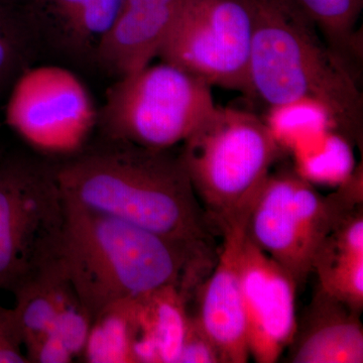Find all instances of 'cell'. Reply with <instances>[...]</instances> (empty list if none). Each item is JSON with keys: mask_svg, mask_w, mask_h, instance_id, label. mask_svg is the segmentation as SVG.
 I'll return each mask as SVG.
<instances>
[{"mask_svg": "<svg viewBox=\"0 0 363 363\" xmlns=\"http://www.w3.org/2000/svg\"><path fill=\"white\" fill-rule=\"evenodd\" d=\"M109 145L54 167L64 201L108 215L209 257L206 214L180 155Z\"/></svg>", "mask_w": 363, "mask_h": 363, "instance_id": "cell-1", "label": "cell"}, {"mask_svg": "<svg viewBox=\"0 0 363 363\" xmlns=\"http://www.w3.org/2000/svg\"><path fill=\"white\" fill-rule=\"evenodd\" d=\"M65 203L54 257L89 312L142 297L162 286L185 290L209 259L140 227Z\"/></svg>", "mask_w": 363, "mask_h": 363, "instance_id": "cell-2", "label": "cell"}, {"mask_svg": "<svg viewBox=\"0 0 363 363\" xmlns=\"http://www.w3.org/2000/svg\"><path fill=\"white\" fill-rule=\"evenodd\" d=\"M252 1L247 95L269 109L311 102L323 109L343 138H362L363 99L355 76L286 0Z\"/></svg>", "mask_w": 363, "mask_h": 363, "instance_id": "cell-3", "label": "cell"}, {"mask_svg": "<svg viewBox=\"0 0 363 363\" xmlns=\"http://www.w3.org/2000/svg\"><path fill=\"white\" fill-rule=\"evenodd\" d=\"M281 145L250 112L215 107L180 154L203 210L221 230L248 216Z\"/></svg>", "mask_w": 363, "mask_h": 363, "instance_id": "cell-4", "label": "cell"}, {"mask_svg": "<svg viewBox=\"0 0 363 363\" xmlns=\"http://www.w3.org/2000/svg\"><path fill=\"white\" fill-rule=\"evenodd\" d=\"M215 107L211 86L162 61L117 78L98 123L108 140L172 150L185 142Z\"/></svg>", "mask_w": 363, "mask_h": 363, "instance_id": "cell-5", "label": "cell"}, {"mask_svg": "<svg viewBox=\"0 0 363 363\" xmlns=\"http://www.w3.org/2000/svg\"><path fill=\"white\" fill-rule=\"evenodd\" d=\"M362 184L357 179L325 196L296 171L269 173L250 209L245 234L301 285L332 229L362 204Z\"/></svg>", "mask_w": 363, "mask_h": 363, "instance_id": "cell-6", "label": "cell"}, {"mask_svg": "<svg viewBox=\"0 0 363 363\" xmlns=\"http://www.w3.org/2000/svg\"><path fill=\"white\" fill-rule=\"evenodd\" d=\"M65 203L54 167L13 155L0 161V290L13 293L54 257Z\"/></svg>", "mask_w": 363, "mask_h": 363, "instance_id": "cell-7", "label": "cell"}, {"mask_svg": "<svg viewBox=\"0 0 363 363\" xmlns=\"http://www.w3.org/2000/svg\"><path fill=\"white\" fill-rule=\"evenodd\" d=\"M252 0H186L159 57L210 86L250 88Z\"/></svg>", "mask_w": 363, "mask_h": 363, "instance_id": "cell-8", "label": "cell"}, {"mask_svg": "<svg viewBox=\"0 0 363 363\" xmlns=\"http://www.w3.org/2000/svg\"><path fill=\"white\" fill-rule=\"evenodd\" d=\"M6 123L33 149L72 155L83 147L98 121L89 91L59 66L26 68L11 86Z\"/></svg>", "mask_w": 363, "mask_h": 363, "instance_id": "cell-9", "label": "cell"}, {"mask_svg": "<svg viewBox=\"0 0 363 363\" xmlns=\"http://www.w3.org/2000/svg\"><path fill=\"white\" fill-rule=\"evenodd\" d=\"M240 272L250 357L259 363L276 362L297 331V281L247 234L240 248Z\"/></svg>", "mask_w": 363, "mask_h": 363, "instance_id": "cell-10", "label": "cell"}, {"mask_svg": "<svg viewBox=\"0 0 363 363\" xmlns=\"http://www.w3.org/2000/svg\"><path fill=\"white\" fill-rule=\"evenodd\" d=\"M247 218L222 230V250L211 276L200 289L199 310L194 315L218 348L223 363H245L250 357L240 272Z\"/></svg>", "mask_w": 363, "mask_h": 363, "instance_id": "cell-11", "label": "cell"}, {"mask_svg": "<svg viewBox=\"0 0 363 363\" xmlns=\"http://www.w3.org/2000/svg\"><path fill=\"white\" fill-rule=\"evenodd\" d=\"M186 0H124L98 48L95 59L117 78L150 65L159 57Z\"/></svg>", "mask_w": 363, "mask_h": 363, "instance_id": "cell-12", "label": "cell"}, {"mask_svg": "<svg viewBox=\"0 0 363 363\" xmlns=\"http://www.w3.org/2000/svg\"><path fill=\"white\" fill-rule=\"evenodd\" d=\"M359 312L351 309L318 286L306 316L296 332L294 363H362L363 329ZM294 337V338H295Z\"/></svg>", "mask_w": 363, "mask_h": 363, "instance_id": "cell-13", "label": "cell"}, {"mask_svg": "<svg viewBox=\"0 0 363 363\" xmlns=\"http://www.w3.org/2000/svg\"><path fill=\"white\" fill-rule=\"evenodd\" d=\"M313 272L322 290L354 311H362V204L344 215L332 229L317 253Z\"/></svg>", "mask_w": 363, "mask_h": 363, "instance_id": "cell-14", "label": "cell"}, {"mask_svg": "<svg viewBox=\"0 0 363 363\" xmlns=\"http://www.w3.org/2000/svg\"><path fill=\"white\" fill-rule=\"evenodd\" d=\"M124 0H37L38 16L50 39L77 56H96Z\"/></svg>", "mask_w": 363, "mask_h": 363, "instance_id": "cell-15", "label": "cell"}, {"mask_svg": "<svg viewBox=\"0 0 363 363\" xmlns=\"http://www.w3.org/2000/svg\"><path fill=\"white\" fill-rule=\"evenodd\" d=\"M189 293L162 286L138 298V363H177L189 320Z\"/></svg>", "mask_w": 363, "mask_h": 363, "instance_id": "cell-16", "label": "cell"}, {"mask_svg": "<svg viewBox=\"0 0 363 363\" xmlns=\"http://www.w3.org/2000/svg\"><path fill=\"white\" fill-rule=\"evenodd\" d=\"M138 298L107 306L93 318L82 357L89 363H138Z\"/></svg>", "mask_w": 363, "mask_h": 363, "instance_id": "cell-17", "label": "cell"}, {"mask_svg": "<svg viewBox=\"0 0 363 363\" xmlns=\"http://www.w3.org/2000/svg\"><path fill=\"white\" fill-rule=\"evenodd\" d=\"M286 1L317 28L328 47L354 75L352 66L359 63L362 54V44L359 42L357 26L363 9V0Z\"/></svg>", "mask_w": 363, "mask_h": 363, "instance_id": "cell-18", "label": "cell"}, {"mask_svg": "<svg viewBox=\"0 0 363 363\" xmlns=\"http://www.w3.org/2000/svg\"><path fill=\"white\" fill-rule=\"evenodd\" d=\"M52 259L47 260L13 292L16 298L13 311L25 353L52 329L54 292Z\"/></svg>", "mask_w": 363, "mask_h": 363, "instance_id": "cell-19", "label": "cell"}, {"mask_svg": "<svg viewBox=\"0 0 363 363\" xmlns=\"http://www.w3.org/2000/svg\"><path fill=\"white\" fill-rule=\"evenodd\" d=\"M54 324L56 334L74 358L82 357L92 318L55 257L52 259Z\"/></svg>", "mask_w": 363, "mask_h": 363, "instance_id": "cell-20", "label": "cell"}, {"mask_svg": "<svg viewBox=\"0 0 363 363\" xmlns=\"http://www.w3.org/2000/svg\"><path fill=\"white\" fill-rule=\"evenodd\" d=\"M28 42V28L23 20L0 0V92L11 88L26 70Z\"/></svg>", "mask_w": 363, "mask_h": 363, "instance_id": "cell-21", "label": "cell"}, {"mask_svg": "<svg viewBox=\"0 0 363 363\" xmlns=\"http://www.w3.org/2000/svg\"><path fill=\"white\" fill-rule=\"evenodd\" d=\"M218 348L194 315L189 314L187 330L177 363H221ZM223 363V362H222Z\"/></svg>", "mask_w": 363, "mask_h": 363, "instance_id": "cell-22", "label": "cell"}, {"mask_svg": "<svg viewBox=\"0 0 363 363\" xmlns=\"http://www.w3.org/2000/svg\"><path fill=\"white\" fill-rule=\"evenodd\" d=\"M0 363H28L13 308L0 305Z\"/></svg>", "mask_w": 363, "mask_h": 363, "instance_id": "cell-23", "label": "cell"}, {"mask_svg": "<svg viewBox=\"0 0 363 363\" xmlns=\"http://www.w3.org/2000/svg\"><path fill=\"white\" fill-rule=\"evenodd\" d=\"M4 152H2V150H0V161H1L2 157H4Z\"/></svg>", "mask_w": 363, "mask_h": 363, "instance_id": "cell-24", "label": "cell"}]
</instances>
